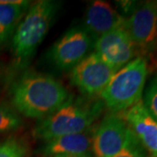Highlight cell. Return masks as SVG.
Instances as JSON below:
<instances>
[{"instance_id":"6da1fadb","label":"cell","mask_w":157,"mask_h":157,"mask_svg":"<svg viewBox=\"0 0 157 157\" xmlns=\"http://www.w3.org/2000/svg\"><path fill=\"white\" fill-rule=\"evenodd\" d=\"M68 101V93L56 78L44 73H28L13 87L12 103L25 117L44 119Z\"/></svg>"},{"instance_id":"7a4b0ae2","label":"cell","mask_w":157,"mask_h":157,"mask_svg":"<svg viewBox=\"0 0 157 157\" xmlns=\"http://www.w3.org/2000/svg\"><path fill=\"white\" fill-rule=\"evenodd\" d=\"M104 107L102 101L69 100L53 113L39 120L34 137L47 141L87 130L101 116Z\"/></svg>"},{"instance_id":"3957f363","label":"cell","mask_w":157,"mask_h":157,"mask_svg":"<svg viewBox=\"0 0 157 157\" xmlns=\"http://www.w3.org/2000/svg\"><path fill=\"white\" fill-rule=\"evenodd\" d=\"M59 5L55 1L40 0L29 6L12 37V52L18 64L31 60L48 33Z\"/></svg>"},{"instance_id":"277c9868","label":"cell","mask_w":157,"mask_h":157,"mask_svg":"<svg viewBox=\"0 0 157 157\" xmlns=\"http://www.w3.org/2000/svg\"><path fill=\"white\" fill-rule=\"evenodd\" d=\"M148 73L147 63L137 57L113 74L101 94V101L111 111L124 112L141 101Z\"/></svg>"},{"instance_id":"5b68a950","label":"cell","mask_w":157,"mask_h":157,"mask_svg":"<svg viewBox=\"0 0 157 157\" xmlns=\"http://www.w3.org/2000/svg\"><path fill=\"white\" fill-rule=\"evenodd\" d=\"M124 27L136 49L149 52L157 49V0L138 4L125 19Z\"/></svg>"},{"instance_id":"8992f818","label":"cell","mask_w":157,"mask_h":157,"mask_svg":"<svg viewBox=\"0 0 157 157\" xmlns=\"http://www.w3.org/2000/svg\"><path fill=\"white\" fill-rule=\"evenodd\" d=\"M93 38L83 27H73L62 35L50 51L52 62L60 70H72L93 48Z\"/></svg>"},{"instance_id":"52a82bcc","label":"cell","mask_w":157,"mask_h":157,"mask_svg":"<svg viewBox=\"0 0 157 157\" xmlns=\"http://www.w3.org/2000/svg\"><path fill=\"white\" fill-rule=\"evenodd\" d=\"M115 73L95 52H92L71 70L70 78L85 95H101Z\"/></svg>"},{"instance_id":"ba28073f","label":"cell","mask_w":157,"mask_h":157,"mask_svg":"<svg viewBox=\"0 0 157 157\" xmlns=\"http://www.w3.org/2000/svg\"><path fill=\"white\" fill-rule=\"evenodd\" d=\"M131 129L121 115L107 114L95 127L92 150L95 157H114L123 148Z\"/></svg>"},{"instance_id":"9c48e42d","label":"cell","mask_w":157,"mask_h":157,"mask_svg":"<svg viewBox=\"0 0 157 157\" xmlns=\"http://www.w3.org/2000/svg\"><path fill=\"white\" fill-rule=\"evenodd\" d=\"M96 54L117 72L133 60L136 47L124 26L101 36L94 43Z\"/></svg>"},{"instance_id":"30bf717a","label":"cell","mask_w":157,"mask_h":157,"mask_svg":"<svg viewBox=\"0 0 157 157\" xmlns=\"http://www.w3.org/2000/svg\"><path fill=\"white\" fill-rule=\"evenodd\" d=\"M121 117L128 125L152 157H157V121L147 112L140 101L121 113Z\"/></svg>"},{"instance_id":"8fae6325","label":"cell","mask_w":157,"mask_h":157,"mask_svg":"<svg viewBox=\"0 0 157 157\" xmlns=\"http://www.w3.org/2000/svg\"><path fill=\"white\" fill-rule=\"evenodd\" d=\"M123 17L109 3L97 0L91 2L86 11L84 29L92 38H100L114 29L124 26Z\"/></svg>"},{"instance_id":"7c38bea8","label":"cell","mask_w":157,"mask_h":157,"mask_svg":"<svg viewBox=\"0 0 157 157\" xmlns=\"http://www.w3.org/2000/svg\"><path fill=\"white\" fill-rule=\"evenodd\" d=\"M94 128L92 130L90 128L80 133L63 135L47 140L43 149L44 153L52 156L57 155H89V151L93 145Z\"/></svg>"},{"instance_id":"4fadbf2b","label":"cell","mask_w":157,"mask_h":157,"mask_svg":"<svg viewBox=\"0 0 157 157\" xmlns=\"http://www.w3.org/2000/svg\"><path fill=\"white\" fill-rule=\"evenodd\" d=\"M29 6L28 1L0 0V48L14 33Z\"/></svg>"},{"instance_id":"5bb4252c","label":"cell","mask_w":157,"mask_h":157,"mask_svg":"<svg viewBox=\"0 0 157 157\" xmlns=\"http://www.w3.org/2000/svg\"><path fill=\"white\" fill-rule=\"evenodd\" d=\"M114 157H148L147 151L131 130L121 151Z\"/></svg>"},{"instance_id":"9a60e30c","label":"cell","mask_w":157,"mask_h":157,"mask_svg":"<svg viewBox=\"0 0 157 157\" xmlns=\"http://www.w3.org/2000/svg\"><path fill=\"white\" fill-rule=\"evenodd\" d=\"M22 124L20 117L11 108L0 105V133L18 128Z\"/></svg>"},{"instance_id":"2e32d148","label":"cell","mask_w":157,"mask_h":157,"mask_svg":"<svg viewBox=\"0 0 157 157\" xmlns=\"http://www.w3.org/2000/svg\"><path fill=\"white\" fill-rule=\"evenodd\" d=\"M143 104L147 112L157 121V73L153 76L147 86Z\"/></svg>"},{"instance_id":"e0dca14e","label":"cell","mask_w":157,"mask_h":157,"mask_svg":"<svg viewBox=\"0 0 157 157\" xmlns=\"http://www.w3.org/2000/svg\"><path fill=\"white\" fill-rule=\"evenodd\" d=\"M26 147L16 139H9L0 144V157H25Z\"/></svg>"},{"instance_id":"ac0fdd59","label":"cell","mask_w":157,"mask_h":157,"mask_svg":"<svg viewBox=\"0 0 157 157\" xmlns=\"http://www.w3.org/2000/svg\"><path fill=\"white\" fill-rule=\"evenodd\" d=\"M122 11L126 13H129L130 15L134 12L136 7L138 6L137 2L135 1H121L119 2Z\"/></svg>"},{"instance_id":"d6986e66","label":"cell","mask_w":157,"mask_h":157,"mask_svg":"<svg viewBox=\"0 0 157 157\" xmlns=\"http://www.w3.org/2000/svg\"><path fill=\"white\" fill-rule=\"evenodd\" d=\"M52 157H90V155H57Z\"/></svg>"},{"instance_id":"ffe728a7","label":"cell","mask_w":157,"mask_h":157,"mask_svg":"<svg viewBox=\"0 0 157 157\" xmlns=\"http://www.w3.org/2000/svg\"><path fill=\"white\" fill-rule=\"evenodd\" d=\"M148 157H152V156H148Z\"/></svg>"}]
</instances>
